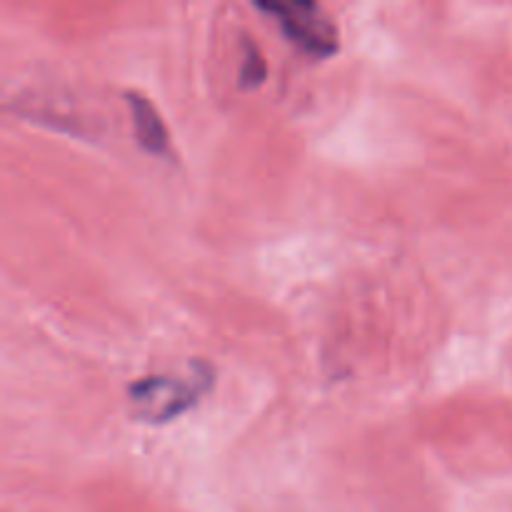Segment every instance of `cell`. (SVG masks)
<instances>
[{
	"instance_id": "2",
	"label": "cell",
	"mask_w": 512,
	"mask_h": 512,
	"mask_svg": "<svg viewBox=\"0 0 512 512\" xmlns=\"http://www.w3.org/2000/svg\"><path fill=\"white\" fill-rule=\"evenodd\" d=\"M255 8L268 13L283 30L285 38L310 58L320 60L338 53V28L323 5L310 3V0H293V3H255Z\"/></svg>"
},
{
	"instance_id": "1",
	"label": "cell",
	"mask_w": 512,
	"mask_h": 512,
	"mask_svg": "<svg viewBox=\"0 0 512 512\" xmlns=\"http://www.w3.org/2000/svg\"><path fill=\"white\" fill-rule=\"evenodd\" d=\"M215 373L203 360L190 363L188 375H153L130 385V405L143 423H170L188 413L213 388Z\"/></svg>"
},
{
	"instance_id": "3",
	"label": "cell",
	"mask_w": 512,
	"mask_h": 512,
	"mask_svg": "<svg viewBox=\"0 0 512 512\" xmlns=\"http://www.w3.org/2000/svg\"><path fill=\"white\" fill-rule=\"evenodd\" d=\"M128 108L130 118H133V130L135 140L143 150H148L150 155H165L170 150V135L165 128L163 118L155 110V105L150 103L145 95L140 93H128Z\"/></svg>"
},
{
	"instance_id": "4",
	"label": "cell",
	"mask_w": 512,
	"mask_h": 512,
	"mask_svg": "<svg viewBox=\"0 0 512 512\" xmlns=\"http://www.w3.org/2000/svg\"><path fill=\"white\" fill-rule=\"evenodd\" d=\"M268 78V63H265V55L260 53L258 45L250 38L243 40V65H240V80L238 85L243 90H253L258 85L265 83Z\"/></svg>"
}]
</instances>
